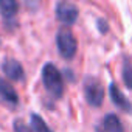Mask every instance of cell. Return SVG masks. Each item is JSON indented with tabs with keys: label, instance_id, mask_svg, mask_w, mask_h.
Returning a JSON list of instances; mask_svg holds the SVG:
<instances>
[{
	"label": "cell",
	"instance_id": "6",
	"mask_svg": "<svg viewBox=\"0 0 132 132\" xmlns=\"http://www.w3.org/2000/svg\"><path fill=\"white\" fill-rule=\"evenodd\" d=\"M109 95H110V98H112V103L117 106V107H120V109H123V110H126V112H132V106H130V103H129V100L120 92V89L117 87V84H110L109 86Z\"/></svg>",
	"mask_w": 132,
	"mask_h": 132
},
{
	"label": "cell",
	"instance_id": "13",
	"mask_svg": "<svg viewBox=\"0 0 132 132\" xmlns=\"http://www.w3.org/2000/svg\"><path fill=\"white\" fill-rule=\"evenodd\" d=\"M96 23H98V28H100V31L101 33H106L109 28H107V22L104 20V19H98L96 20Z\"/></svg>",
	"mask_w": 132,
	"mask_h": 132
},
{
	"label": "cell",
	"instance_id": "5",
	"mask_svg": "<svg viewBox=\"0 0 132 132\" xmlns=\"http://www.w3.org/2000/svg\"><path fill=\"white\" fill-rule=\"evenodd\" d=\"M2 70H3L5 76H8V79H11V81H22L25 76L22 64L16 59H5L2 64Z\"/></svg>",
	"mask_w": 132,
	"mask_h": 132
},
{
	"label": "cell",
	"instance_id": "11",
	"mask_svg": "<svg viewBox=\"0 0 132 132\" xmlns=\"http://www.w3.org/2000/svg\"><path fill=\"white\" fill-rule=\"evenodd\" d=\"M123 81L127 89L132 90V65L129 61H124L123 64Z\"/></svg>",
	"mask_w": 132,
	"mask_h": 132
},
{
	"label": "cell",
	"instance_id": "9",
	"mask_svg": "<svg viewBox=\"0 0 132 132\" xmlns=\"http://www.w3.org/2000/svg\"><path fill=\"white\" fill-rule=\"evenodd\" d=\"M19 11V2L17 0H0V13L3 17H14Z\"/></svg>",
	"mask_w": 132,
	"mask_h": 132
},
{
	"label": "cell",
	"instance_id": "12",
	"mask_svg": "<svg viewBox=\"0 0 132 132\" xmlns=\"http://www.w3.org/2000/svg\"><path fill=\"white\" fill-rule=\"evenodd\" d=\"M14 130L16 132H31V127L27 126L22 120H16L14 121Z\"/></svg>",
	"mask_w": 132,
	"mask_h": 132
},
{
	"label": "cell",
	"instance_id": "7",
	"mask_svg": "<svg viewBox=\"0 0 132 132\" xmlns=\"http://www.w3.org/2000/svg\"><path fill=\"white\" fill-rule=\"evenodd\" d=\"M0 98H2V101L8 103L10 106H17L19 103V95L16 93V90L2 78H0Z\"/></svg>",
	"mask_w": 132,
	"mask_h": 132
},
{
	"label": "cell",
	"instance_id": "10",
	"mask_svg": "<svg viewBox=\"0 0 132 132\" xmlns=\"http://www.w3.org/2000/svg\"><path fill=\"white\" fill-rule=\"evenodd\" d=\"M31 127H33L34 132H53V130L47 126V123H45L37 113H33V115H31Z\"/></svg>",
	"mask_w": 132,
	"mask_h": 132
},
{
	"label": "cell",
	"instance_id": "2",
	"mask_svg": "<svg viewBox=\"0 0 132 132\" xmlns=\"http://www.w3.org/2000/svg\"><path fill=\"white\" fill-rule=\"evenodd\" d=\"M56 47L59 54L64 59H72L76 54L78 50V42L76 37L73 36V33L69 28H61L56 34Z\"/></svg>",
	"mask_w": 132,
	"mask_h": 132
},
{
	"label": "cell",
	"instance_id": "1",
	"mask_svg": "<svg viewBox=\"0 0 132 132\" xmlns=\"http://www.w3.org/2000/svg\"><path fill=\"white\" fill-rule=\"evenodd\" d=\"M42 81L44 86L47 89V92L54 96V98H61L64 93V79L61 72L54 67L53 64H45L42 69Z\"/></svg>",
	"mask_w": 132,
	"mask_h": 132
},
{
	"label": "cell",
	"instance_id": "4",
	"mask_svg": "<svg viewBox=\"0 0 132 132\" xmlns=\"http://www.w3.org/2000/svg\"><path fill=\"white\" fill-rule=\"evenodd\" d=\"M79 11L78 6L70 2H59L56 6V17L64 25H73L78 20Z\"/></svg>",
	"mask_w": 132,
	"mask_h": 132
},
{
	"label": "cell",
	"instance_id": "8",
	"mask_svg": "<svg viewBox=\"0 0 132 132\" xmlns=\"http://www.w3.org/2000/svg\"><path fill=\"white\" fill-rule=\"evenodd\" d=\"M103 132H124L121 120L115 113H107L103 120Z\"/></svg>",
	"mask_w": 132,
	"mask_h": 132
},
{
	"label": "cell",
	"instance_id": "3",
	"mask_svg": "<svg viewBox=\"0 0 132 132\" xmlns=\"http://www.w3.org/2000/svg\"><path fill=\"white\" fill-rule=\"evenodd\" d=\"M84 96L90 106H93V107L101 106L103 100H104V89H103L101 82L96 81L95 78H87L84 82Z\"/></svg>",
	"mask_w": 132,
	"mask_h": 132
}]
</instances>
